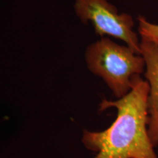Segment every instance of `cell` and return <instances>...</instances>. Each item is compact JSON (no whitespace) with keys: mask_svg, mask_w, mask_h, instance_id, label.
Returning a JSON list of instances; mask_svg holds the SVG:
<instances>
[{"mask_svg":"<svg viewBox=\"0 0 158 158\" xmlns=\"http://www.w3.org/2000/svg\"><path fill=\"white\" fill-rule=\"evenodd\" d=\"M74 10L84 24L92 25L96 35L121 40L141 54V41L133 30V18L127 13H118L108 0H76Z\"/></svg>","mask_w":158,"mask_h":158,"instance_id":"3","label":"cell"},{"mask_svg":"<svg viewBox=\"0 0 158 158\" xmlns=\"http://www.w3.org/2000/svg\"><path fill=\"white\" fill-rule=\"evenodd\" d=\"M84 58L89 70L103 81L116 99L129 93L136 77L145 72L141 54L108 37L88 45Z\"/></svg>","mask_w":158,"mask_h":158,"instance_id":"2","label":"cell"},{"mask_svg":"<svg viewBox=\"0 0 158 158\" xmlns=\"http://www.w3.org/2000/svg\"><path fill=\"white\" fill-rule=\"evenodd\" d=\"M141 54L146 64L144 76L149 86L148 131L154 147L158 146V45L141 40Z\"/></svg>","mask_w":158,"mask_h":158,"instance_id":"4","label":"cell"},{"mask_svg":"<svg viewBox=\"0 0 158 158\" xmlns=\"http://www.w3.org/2000/svg\"><path fill=\"white\" fill-rule=\"evenodd\" d=\"M149 86L136 77L129 93L115 100L102 99L99 110L115 108L116 117L102 131L83 130L81 142L94 158H158L148 131Z\"/></svg>","mask_w":158,"mask_h":158,"instance_id":"1","label":"cell"},{"mask_svg":"<svg viewBox=\"0 0 158 158\" xmlns=\"http://www.w3.org/2000/svg\"><path fill=\"white\" fill-rule=\"evenodd\" d=\"M138 20V32L141 38L148 40L158 45V25L149 22L143 16H140Z\"/></svg>","mask_w":158,"mask_h":158,"instance_id":"5","label":"cell"}]
</instances>
